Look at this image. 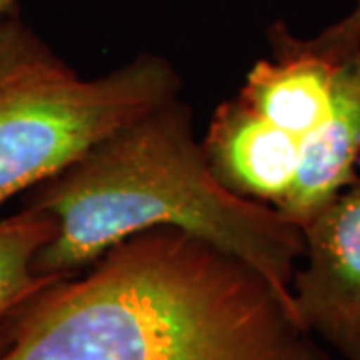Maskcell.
<instances>
[{"instance_id": "cell-10", "label": "cell", "mask_w": 360, "mask_h": 360, "mask_svg": "<svg viewBox=\"0 0 360 360\" xmlns=\"http://www.w3.org/2000/svg\"><path fill=\"white\" fill-rule=\"evenodd\" d=\"M14 2H16V0H0V20L13 13Z\"/></svg>"}, {"instance_id": "cell-9", "label": "cell", "mask_w": 360, "mask_h": 360, "mask_svg": "<svg viewBox=\"0 0 360 360\" xmlns=\"http://www.w3.org/2000/svg\"><path fill=\"white\" fill-rule=\"evenodd\" d=\"M310 49L324 54L328 60L338 65L354 51L360 49V0L340 20L328 25L316 37L307 39Z\"/></svg>"}, {"instance_id": "cell-4", "label": "cell", "mask_w": 360, "mask_h": 360, "mask_svg": "<svg viewBox=\"0 0 360 360\" xmlns=\"http://www.w3.org/2000/svg\"><path fill=\"white\" fill-rule=\"evenodd\" d=\"M290 283L296 321L342 360H360V176L302 226Z\"/></svg>"}, {"instance_id": "cell-3", "label": "cell", "mask_w": 360, "mask_h": 360, "mask_svg": "<svg viewBox=\"0 0 360 360\" xmlns=\"http://www.w3.org/2000/svg\"><path fill=\"white\" fill-rule=\"evenodd\" d=\"M167 58L139 54L84 80L16 16L0 20V208L77 162L94 144L179 98Z\"/></svg>"}, {"instance_id": "cell-5", "label": "cell", "mask_w": 360, "mask_h": 360, "mask_svg": "<svg viewBox=\"0 0 360 360\" xmlns=\"http://www.w3.org/2000/svg\"><path fill=\"white\" fill-rule=\"evenodd\" d=\"M359 160L360 49L336 65L328 112L300 141L295 180L274 208L302 229L336 194L359 179Z\"/></svg>"}, {"instance_id": "cell-6", "label": "cell", "mask_w": 360, "mask_h": 360, "mask_svg": "<svg viewBox=\"0 0 360 360\" xmlns=\"http://www.w3.org/2000/svg\"><path fill=\"white\" fill-rule=\"evenodd\" d=\"M200 144L229 191L270 206L286 196L300 158V139L262 118L238 94L219 104Z\"/></svg>"}, {"instance_id": "cell-2", "label": "cell", "mask_w": 360, "mask_h": 360, "mask_svg": "<svg viewBox=\"0 0 360 360\" xmlns=\"http://www.w3.org/2000/svg\"><path fill=\"white\" fill-rule=\"evenodd\" d=\"M28 208L54 222L52 238L34 258L40 276L66 278L132 234L170 226L245 262L292 309L290 283L304 252L302 229L214 176L194 136L193 112L180 96L34 186Z\"/></svg>"}, {"instance_id": "cell-7", "label": "cell", "mask_w": 360, "mask_h": 360, "mask_svg": "<svg viewBox=\"0 0 360 360\" xmlns=\"http://www.w3.org/2000/svg\"><path fill=\"white\" fill-rule=\"evenodd\" d=\"M272 58L246 75L238 96L274 127L300 141L322 122L330 106L336 65L298 39L283 20L269 28Z\"/></svg>"}, {"instance_id": "cell-1", "label": "cell", "mask_w": 360, "mask_h": 360, "mask_svg": "<svg viewBox=\"0 0 360 360\" xmlns=\"http://www.w3.org/2000/svg\"><path fill=\"white\" fill-rule=\"evenodd\" d=\"M0 360H333L238 258L158 226L60 278L25 310Z\"/></svg>"}, {"instance_id": "cell-8", "label": "cell", "mask_w": 360, "mask_h": 360, "mask_svg": "<svg viewBox=\"0 0 360 360\" xmlns=\"http://www.w3.org/2000/svg\"><path fill=\"white\" fill-rule=\"evenodd\" d=\"M52 234L51 217L28 206L0 220V354L11 345L18 321L32 300L60 281L34 272V258Z\"/></svg>"}]
</instances>
